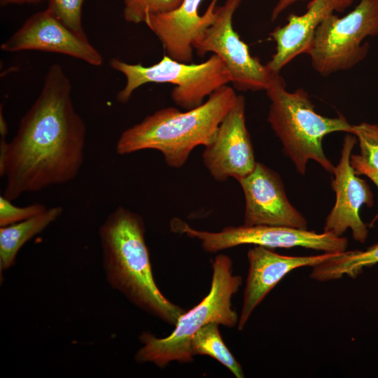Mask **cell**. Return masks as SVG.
I'll use <instances>...</instances> for the list:
<instances>
[{"instance_id": "obj_9", "label": "cell", "mask_w": 378, "mask_h": 378, "mask_svg": "<svg viewBox=\"0 0 378 378\" xmlns=\"http://www.w3.org/2000/svg\"><path fill=\"white\" fill-rule=\"evenodd\" d=\"M241 0H225L218 7L217 16L201 36L193 49L199 56L211 52L224 62L230 83L240 91L266 90L279 74L272 72L258 58L251 56L248 46L240 38L232 26V18Z\"/></svg>"}, {"instance_id": "obj_15", "label": "cell", "mask_w": 378, "mask_h": 378, "mask_svg": "<svg viewBox=\"0 0 378 378\" xmlns=\"http://www.w3.org/2000/svg\"><path fill=\"white\" fill-rule=\"evenodd\" d=\"M337 254L323 253L308 256H290L278 254L260 246L249 249L247 253L248 272L238 330H241L245 327L255 309L289 272L302 267H312Z\"/></svg>"}, {"instance_id": "obj_5", "label": "cell", "mask_w": 378, "mask_h": 378, "mask_svg": "<svg viewBox=\"0 0 378 378\" xmlns=\"http://www.w3.org/2000/svg\"><path fill=\"white\" fill-rule=\"evenodd\" d=\"M212 269L209 293L199 304L179 317L169 335L158 338L144 332L139 336L143 346L135 354L137 363H152L163 368L172 361L192 362L191 339L202 327L209 323L229 328L237 325L239 316L231 300L242 284V277L233 274L232 260L224 254L215 257Z\"/></svg>"}, {"instance_id": "obj_23", "label": "cell", "mask_w": 378, "mask_h": 378, "mask_svg": "<svg viewBox=\"0 0 378 378\" xmlns=\"http://www.w3.org/2000/svg\"><path fill=\"white\" fill-rule=\"evenodd\" d=\"M47 209L46 205L40 203L32 204L26 206H17L12 201L0 196V226L5 227L15 224L33 216Z\"/></svg>"}, {"instance_id": "obj_6", "label": "cell", "mask_w": 378, "mask_h": 378, "mask_svg": "<svg viewBox=\"0 0 378 378\" xmlns=\"http://www.w3.org/2000/svg\"><path fill=\"white\" fill-rule=\"evenodd\" d=\"M111 67L125 78V84L116 96L120 103L127 102L134 92L146 83H171L172 101L184 110L202 105L219 88L230 83L223 60L213 54L204 62H181L164 55L160 61L149 66L130 64L118 58L110 60Z\"/></svg>"}, {"instance_id": "obj_13", "label": "cell", "mask_w": 378, "mask_h": 378, "mask_svg": "<svg viewBox=\"0 0 378 378\" xmlns=\"http://www.w3.org/2000/svg\"><path fill=\"white\" fill-rule=\"evenodd\" d=\"M245 200L244 225L307 229L304 216L290 202L280 176L257 162L248 175L238 181Z\"/></svg>"}, {"instance_id": "obj_20", "label": "cell", "mask_w": 378, "mask_h": 378, "mask_svg": "<svg viewBox=\"0 0 378 378\" xmlns=\"http://www.w3.org/2000/svg\"><path fill=\"white\" fill-rule=\"evenodd\" d=\"M123 17L133 24L145 23L153 15L164 13L177 8L183 0H122Z\"/></svg>"}, {"instance_id": "obj_12", "label": "cell", "mask_w": 378, "mask_h": 378, "mask_svg": "<svg viewBox=\"0 0 378 378\" xmlns=\"http://www.w3.org/2000/svg\"><path fill=\"white\" fill-rule=\"evenodd\" d=\"M357 141L352 134L345 136L338 164L335 167L331 186L335 193V202L327 216L323 232L342 237L350 229L356 241L364 243L368 237L367 225L361 220L359 211L365 204L372 207L373 194L368 182L355 173L351 164L352 150Z\"/></svg>"}, {"instance_id": "obj_4", "label": "cell", "mask_w": 378, "mask_h": 378, "mask_svg": "<svg viewBox=\"0 0 378 378\" xmlns=\"http://www.w3.org/2000/svg\"><path fill=\"white\" fill-rule=\"evenodd\" d=\"M265 91L270 100L267 122L298 173L304 175L308 162L314 160L333 174L335 166L324 153L323 139L335 132L352 134V125L342 115L329 118L318 113L307 92L288 91L280 74Z\"/></svg>"}, {"instance_id": "obj_18", "label": "cell", "mask_w": 378, "mask_h": 378, "mask_svg": "<svg viewBox=\"0 0 378 378\" xmlns=\"http://www.w3.org/2000/svg\"><path fill=\"white\" fill-rule=\"evenodd\" d=\"M378 263V244L365 251H346L312 267L310 277L318 281L356 278L366 267Z\"/></svg>"}, {"instance_id": "obj_2", "label": "cell", "mask_w": 378, "mask_h": 378, "mask_svg": "<svg viewBox=\"0 0 378 378\" xmlns=\"http://www.w3.org/2000/svg\"><path fill=\"white\" fill-rule=\"evenodd\" d=\"M99 235L111 286L138 307L175 326L186 309L169 301L155 284L142 217L119 206L100 226Z\"/></svg>"}, {"instance_id": "obj_24", "label": "cell", "mask_w": 378, "mask_h": 378, "mask_svg": "<svg viewBox=\"0 0 378 378\" xmlns=\"http://www.w3.org/2000/svg\"><path fill=\"white\" fill-rule=\"evenodd\" d=\"M351 164L357 175H365L369 178L378 188V172L368 164L360 155L351 154ZM377 219L378 212L372 219L371 225H372Z\"/></svg>"}, {"instance_id": "obj_10", "label": "cell", "mask_w": 378, "mask_h": 378, "mask_svg": "<svg viewBox=\"0 0 378 378\" xmlns=\"http://www.w3.org/2000/svg\"><path fill=\"white\" fill-rule=\"evenodd\" d=\"M245 106L244 96L237 94L214 139L204 146L203 163L218 181L229 178L238 181L251 173L257 163L246 125Z\"/></svg>"}, {"instance_id": "obj_25", "label": "cell", "mask_w": 378, "mask_h": 378, "mask_svg": "<svg viewBox=\"0 0 378 378\" xmlns=\"http://www.w3.org/2000/svg\"><path fill=\"white\" fill-rule=\"evenodd\" d=\"M299 1L306 0H279L272 11L271 20L274 22L284 10Z\"/></svg>"}, {"instance_id": "obj_11", "label": "cell", "mask_w": 378, "mask_h": 378, "mask_svg": "<svg viewBox=\"0 0 378 378\" xmlns=\"http://www.w3.org/2000/svg\"><path fill=\"white\" fill-rule=\"evenodd\" d=\"M0 48L7 52L37 50L65 55L94 66L103 63L102 55L88 37L71 30L47 8L31 15Z\"/></svg>"}, {"instance_id": "obj_7", "label": "cell", "mask_w": 378, "mask_h": 378, "mask_svg": "<svg viewBox=\"0 0 378 378\" xmlns=\"http://www.w3.org/2000/svg\"><path fill=\"white\" fill-rule=\"evenodd\" d=\"M378 36V0H360L355 8L339 18L328 16L318 27L307 54L322 76L349 70L368 55L367 37Z\"/></svg>"}, {"instance_id": "obj_14", "label": "cell", "mask_w": 378, "mask_h": 378, "mask_svg": "<svg viewBox=\"0 0 378 378\" xmlns=\"http://www.w3.org/2000/svg\"><path fill=\"white\" fill-rule=\"evenodd\" d=\"M202 0H183L175 9L148 17L145 24L162 45L164 54L176 61L190 63L193 44L215 20L218 0H211L203 15L199 8Z\"/></svg>"}, {"instance_id": "obj_16", "label": "cell", "mask_w": 378, "mask_h": 378, "mask_svg": "<svg viewBox=\"0 0 378 378\" xmlns=\"http://www.w3.org/2000/svg\"><path fill=\"white\" fill-rule=\"evenodd\" d=\"M354 0H312L307 11L299 15L291 13L287 23L276 27L270 36L276 43V52L266 64L274 73L280 71L300 54L310 49L318 27L329 15L344 12Z\"/></svg>"}, {"instance_id": "obj_21", "label": "cell", "mask_w": 378, "mask_h": 378, "mask_svg": "<svg viewBox=\"0 0 378 378\" xmlns=\"http://www.w3.org/2000/svg\"><path fill=\"white\" fill-rule=\"evenodd\" d=\"M49 9L61 22L80 36L87 37L82 22L85 0H47Z\"/></svg>"}, {"instance_id": "obj_19", "label": "cell", "mask_w": 378, "mask_h": 378, "mask_svg": "<svg viewBox=\"0 0 378 378\" xmlns=\"http://www.w3.org/2000/svg\"><path fill=\"white\" fill-rule=\"evenodd\" d=\"M192 354L209 356L227 368L237 378L244 377L242 368L221 337L218 324L209 323L196 332L191 339Z\"/></svg>"}, {"instance_id": "obj_26", "label": "cell", "mask_w": 378, "mask_h": 378, "mask_svg": "<svg viewBox=\"0 0 378 378\" xmlns=\"http://www.w3.org/2000/svg\"><path fill=\"white\" fill-rule=\"evenodd\" d=\"M44 0H0L2 7L11 5L38 4Z\"/></svg>"}, {"instance_id": "obj_22", "label": "cell", "mask_w": 378, "mask_h": 378, "mask_svg": "<svg viewBox=\"0 0 378 378\" xmlns=\"http://www.w3.org/2000/svg\"><path fill=\"white\" fill-rule=\"evenodd\" d=\"M352 134L358 141L361 158L378 172V124L366 122L352 125Z\"/></svg>"}, {"instance_id": "obj_17", "label": "cell", "mask_w": 378, "mask_h": 378, "mask_svg": "<svg viewBox=\"0 0 378 378\" xmlns=\"http://www.w3.org/2000/svg\"><path fill=\"white\" fill-rule=\"evenodd\" d=\"M63 208L57 206L25 220L0 228V270H6L15 262L21 247L57 220Z\"/></svg>"}, {"instance_id": "obj_3", "label": "cell", "mask_w": 378, "mask_h": 378, "mask_svg": "<svg viewBox=\"0 0 378 378\" xmlns=\"http://www.w3.org/2000/svg\"><path fill=\"white\" fill-rule=\"evenodd\" d=\"M237 94L227 85L214 92L200 106L181 111L175 107L161 108L126 129L115 146L119 155L146 149L160 152L172 168L183 167L198 146L214 139Z\"/></svg>"}, {"instance_id": "obj_8", "label": "cell", "mask_w": 378, "mask_h": 378, "mask_svg": "<svg viewBox=\"0 0 378 378\" xmlns=\"http://www.w3.org/2000/svg\"><path fill=\"white\" fill-rule=\"evenodd\" d=\"M172 230L201 241L208 253H216L240 245L266 248L303 247L323 253H340L347 251L348 239L330 232L317 233L308 229L276 225L226 227L219 232L198 230L179 218L171 222Z\"/></svg>"}, {"instance_id": "obj_1", "label": "cell", "mask_w": 378, "mask_h": 378, "mask_svg": "<svg viewBox=\"0 0 378 378\" xmlns=\"http://www.w3.org/2000/svg\"><path fill=\"white\" fill-rule=\"evenodd\" d=\"M85 138L71 81L59 64H52L15 136L9 142L1 138L0 176L6 178L2 195L13 201L22 193L75 178L83 163Z\"/></svg>"}]
</instances>
